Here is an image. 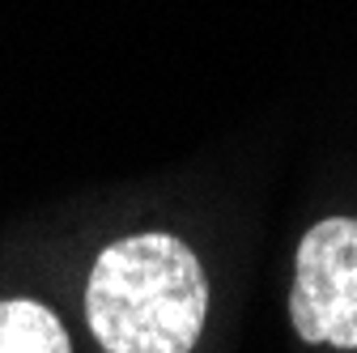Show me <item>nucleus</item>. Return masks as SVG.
Returning a JSON list of instances; mask_svg holds the SVG:
<instances>
[{"mask_svg": "<svg viewBox=\"0 0 357 353\" xmlns=\"http://www.w3.org/2000/svg\"><path fill=\"white\" fill-rule=\"evenodd\" d=\"M208 281L170 234L111 243L85 285L89 332L107 353H188L200 340Z\"/></svg>", "mask_w": 357, "mask_h": 353, "instance_id": "obj_1", "label": "nucleus"}, {"mask_svg": "<svg viewBox=\"0 0 357 353\" xmlns=\"http://www.w3.org/2000/svg\"><path fill=\"white\" fill-rule=\"evenodd\" d=\"M289 320L306 345L357 349V217H324L298 243Z\"/></svg>", "mask_w": 357, "mask_h": 353, "instance_id": "obj_2", "label": "nucleus"}, {"mask_svg": "<svg viewBox=\"0 0 357 353\" xmlns=\"http://www.w3.org/2000/svg\"><path fill=\"white\" fill-rule=\"evenodd\" d=\"M0 353H68L64 324L43 302H0Z\"/></svg>", "mask_w": 357, "mask_h": 353, "instance_id": "obj_3", "label": "nucleus"}]
</instances>
